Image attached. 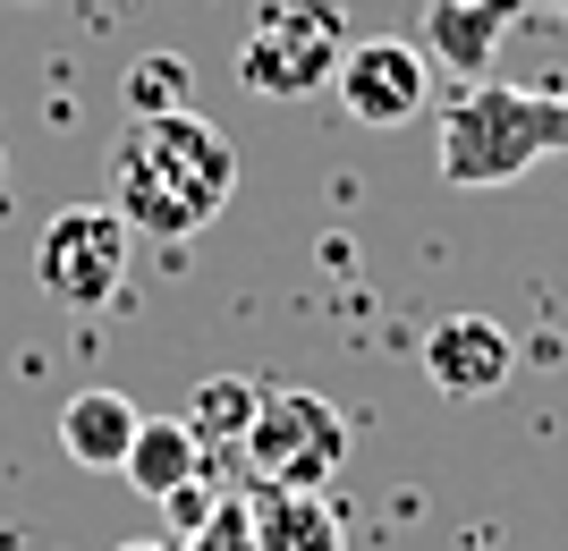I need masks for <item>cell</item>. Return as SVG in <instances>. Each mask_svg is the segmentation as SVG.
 <instances>
[{"mask_svg":"<svg viewBox=\"0 0 568 551\" xmlns=\"http://www.w3.org/2000/svg\"><path fill=\"white\" fill-rule=\"evenodd\" d=\"M332 94L356 127H407V120H425V102H433V60H425V43L365 34V43H348Z\"/></svg>","mask_w":568,"mask_h":551,"instance_id":"obj_6","label":"cell"},{"mask_svg":"<svg viewBox=\"0 0 568 551\" xmlns=\"http://www.w3.org/2000/svg\"><path fill=\"white\" fill-rule=\"evenodd\" d=\"M348 9L339 0H255V18L237 34V85L263 102H306L332 85L348 60Z\"/></svg>","mask_w":568,"mask_h":551,"instance_id":"obj_3","label":"cell"},{"mask_svg":"<svg viewBox=\"0 0 568 551\" xmlns=\"http://www.w3.org/2000/svg\"><path fill=\"white\" fill-rule=\"evenodd\" d=\"M179 551H255V509H246V492H221L213 518H204Z\"/></svg>","mask_w":568,"mask_h":551,"instance_id":"obj_14","label":"cell"},{"mask_svg":"<svg viewBox=\"0 0 568 551\" xmlns=\"http://www.w3.org/2000/svg\"><path fill=\"white\" fill-rule=\"evenodd\" d=\"M526 0H433L425 9V60H442V69H458L475 85V76L500 60V34L518 25Z\"/></svg>","mask_w":568,"mask_h":551,"instance_id":"obj_9","label":"cell"},{"mask_svg":"<svg viewBox=\"0 0 568 551\" xmlns=\"http://www.w3.org/2000/svg\"><path fill=\"white\" fill-rule=\"evenodd\" d=\"M213 501H221V483H213V476L179 483V492H170V501H162V509H170V527H179V543H187V534L204 527V518H213Z\"/></svg>","mask_w":568,"mask_h":551,"instance_id":"obj_15","label":"cell"},{"mask_svg":"<svg viewBox=\"0 0 568 551\" xmlns=\"http://www.w3.org/2000/svg\"><path fill=\"white\" fill-rule=\"evenodd\" d=\"M425 374L442 399H493L518 374V339L500 331L493 314H450L425 331Z\"/></svg>","mask_w":568,"mask_h":551,"instance_id":"obj_7","label":"cell"},{"mask_svg":"<svg viewBox=\"0 0 568 551\" xmlns=\"http://www.w3.org/2000/svg\"><path fill=\"white\" fill-rule=\"evenodd\" d=\"M119 551H179V543H119Z\"/></svg>","mask_w":568,"mask_h":551,"instance_id":"obj_16","label":"cell"},{"mask_svg":"<svg viewBox=\"0 0 568 551\" xmlns=\"http://www.w3.org/2000/svg\"><path fill=\"white\" fill-rule=\"evenodd\" d=\"M195 76L179 51H144L136 69H128V120H162V111H195Z\"/></svg>","mask_w":568,"mask_h":551,"instance_id":"obj_13","label":"cell"},{"mask_svg":"<svg viewBox=\"0 0 568 551\" xmlns=\"http://www.w3.org/2000/svg\"><path fill=\"white\" fill-rule=\"evenodd\" d=\"M128 246H136V229L111 213V204H69V213L43 221V238H34V280L60 297V306L94 314L119 297V280H128Z\"/></svg>","mask_w":568,"mask_h":551,"instance_id":"obj_5","label":"cell"},{"mask_svg":"<svg viewBox=\"0 0 568 551\" xmlns=\"http://www.w3.org/2000/svg\"><path fill=\"white\" fill-rule=\"evenodd\" d=\"M119 476L136 483L144 501H170L179 483L204 476V450H195V432L179 425V416H144V425H136V450H128V467H119Z\"/></svg>","mask_w":568,"mask_h":551,"instance_id":"obj_12","label":"cell"},{"mask_svg":"<svg viewBox=\"0 0 568 551\" xmlns=\"http://www.w3.org/2000/svg\"><path fill=\"white\" fill-rule=\"evenodd\" d=\"M237 195V144L204 111H162V120H128L111 144V213L136 238H195L230 213Z\"/></svg>","mask_w":568,"mask_h":551,"instance_id":"obj_1","label":"cell"},{"mask_svg":"<svg viewBox=\"0 0 568 551\" xmlns=\"http://www.w3.org/2000/svg\"><path fill=\"white\" fill-rule=\"evenodd\" d=\"M136 425H144V408L128 390H77L69 408H60V450L77 467H94V476H119L128 450H136Z\"/></svg>","mask_w":568,"mask_h":551,"instance_id":"obj_10","label":"cell"},{"mask_svg":"<svg viewBox=\"0 0 568 551\" xmlns=\"http://www.w3.org/2000/svg\"><path fill=\"white\" fill-rule=\"evenodd\" d=\"M348 467V416L323 390H263L255 432H246V483H288L323 492Z\"/></svg>","mask_w":568,"mask_h":551,"instance_id":"obj_4","label":"cell"},{"mask_svg":"<svg viewBox=\"0 0 568 551\" xmlns=\"http://www.w3.org/2000/svg\"><path fill=\"white\" fill-rule=\"evenodd\" d=\"M568 153V85H493L475 76L433 120L442 187H509L518 170Z\"/></svg>","mask_w":568,"mask_h":551,"instance_id":"obj_2","label":"cell"},{"mask_svg":"<svg viewBox=\"0 0 568 551\" xmlns=\"http://www.w3.org/2000/svg\"><path fill=\"white\" fill-rule=\"evenodd\" d=\"M18 9H34V0H18Z\"/></svg>","mask_w":568,"mask_h":551,"instance_id":"obj_18","label":"cell"},{"mask_svg":"<svg viewBox=\"0 0 568 551\" xmlns=\"http://www.w3.org/2000/svg\"><path fill=\"white\" fill-rule=\"evenodd\" d=\"M246 509H255V551H348V527L323 492L246 483Z\"/></svg>","mask_w":568,"mask_h":551,"instance_id":"obj_11","label":"cell"},{"mask_svg":"<svg viewBox=\"0 0 568 551\" xmlns=\"http://www.w3.org/2000/svg\"><path fill=\"white\" fill-rule=\"evenodd\" d=\"M255 408H263V382H246V374H204V382L187 390L179 425L195 432V450H204V476H213V483H230V467H246Z\"/></svg>","mask_w":568,"mask_h":551,"instance_id":"obj_8","label":"cell"},{"mask_svg":"<svg viewBox=\"0 0 568 551\" xmlns=\"http://www.w3.org/2000/svg\"><path fill=\"white\" fill-rule=\"evenodd\" d=\"M0 187H9V144H0Z\"/></svg>","mask_w":568,"mask_h":551,"instance_id":"obj_17","label":"cell"},{"mask_svg":"<svg viewBox=\"0 0 568 551\" xmlns=\"http://www.w3.org/2000/svg\"><path fill=\"white\" fill-rule=\"evenodd\" d=\"M551 9H568V0H551Z\"/></svg>","mask_w":568,"mask_h":551,"instance_id":"obj_19","label":"cell"}]
</instances>
